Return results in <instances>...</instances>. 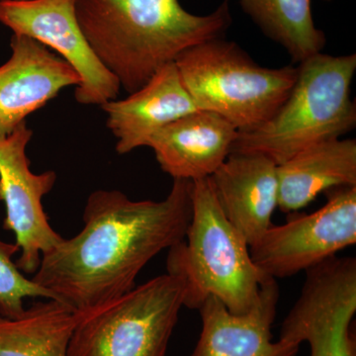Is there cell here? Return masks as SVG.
I'll return each instance as SVG.
<instances>
[{
  "instance_id": "44dd1931",
  "label": "cell",
  "mask_w": 356,
  "mask_h": 356,
  "mask_svg": "<svg viewBox=\"0 0 356 356\" xmlns=\"http://www.w3.org/2000/svg\"><path fill=\"white\" fill-rule=\"evenodd\" d=\"M324 1L329 2V1H332V0H324Z\"/></svg>"
},
{
  "instance_id": "7c38bea8",
  "label": "cell",
  "mask_w": 356,
  "mask_h": 356,
  "mask_svg": "<svg viewBox=\"0 0 356 356\" xmlns=\"http://www.w3.org/2000/svg\"><path fill=\"white\" fill-rule=\"evenodd\" d=\"M278 299L274 278L264 285L259 303L243 315L231 313L219 300L208 297L198 309L202 329L191 356H296L299 344L273 341Z\"/></svg>"
},
{
  "instance_id": "d6986e66",
  "label": "cell",
  "mask_w": 356,
  "mask_h": 356,
  "mask_svg": "<svg viewBox=\"0 0 356 356\" xmlns=\"http://www.w3.org/2000/svg\"><path fill=\"white\" fill-rule=\"evenodd\" d=\"M20 252L16 243L0 240V315L6 318H17L25 311V298L54 299L53 295L28 280L19 270L13 255Z\"/></svg>"
},
{
  "instance_id": "2e32d148",
  "label": "cell",
  "mask_w": 356,
  "mask_h": 356,
  "mask_svg": "<svg viewBox=\"0 0 356 356\" xmlns=\"http://www.w3.org/2000/svg\"><path fill=\"white\" fill-rule=\"evenodd\" d=\"M278 207L291 213L322 192L356 185V140L332 139L307 147L277 165Z\"/></svg>"
},
{
  "instance_id": "e0dca14e",
  "label": "cell",
  "mask_w": 356,
  "mask_h": 356,
  "mask_svg": "<svg viewBox=\"0 0 356 356\" xmlns=\"http://www.w3.org/2000/svg\"><path fill=\"white\" fill-rule=\"evenodd\" d=\"M79 320L55 299L35 302L17 318L0 315V356H67Z\"/></svg>"
},
{
  "instance_id": "ffe728a7",
  "label": "cell",
  "mask_w": 356,
  "mask_h": 356,
  "mask_svg": "<svg viewBox=\"0 0 356 356\" xmlns=\"http://www.w3.org/2000/svg\"><path fill=\"white\" fill-rule=\"evenodd\" d=\"M0 200H2V199H1V191H0Z\"/></svg>"
},
{
  "instance_id": "8fae6325",
  "label": "cell",
  "mask_w": 356,
  "mask_h": 356,
  "mask_svg": "<svg viewBox=\"0 0 356 356\" xmlns=\"http://www.w3.org/2000/svg\"><path fill=\"white\" fill-rule=\"evenodd\" d=\"M10 48V58L0 65V137L81 81L64 58L36 40L13 34Z\"/></svg>"
},
{
  "instance_id": "ac0fdd59",
  "label": "cell",
  "mask_w": 356,
  "mask_h": 356,
  "mask_svg": "<svg viewBox=\"0 0 356 356\" xmlns=\"http://www.w3.org/2000/svg\"><path fill=\"white\" fill-rule=\"evenodd\" d=\"M261 32L285 49L293 62L322 53L325 33L316 27L311 0H238Z\"/></svg>"
},
{
  "instance_id": "9a60e30c",
  "label": "cell",
  "mask_w": 356,
  "mask_h": 356,
  "mask_svg": "<svg viewBox=\"0 0 356 356\" xmlns=\"http://www.w3.org/2000/svg\"><path fill=\"white\" fill-rule=\"evenodd\" d=\"M238 136V131L219 115L198 110L161 129L147 147L173 179L194 181L216 172Z\"/></svg>"
},
{
  "instance_id": "277c9868",
  "label": "cell",
  "mask_w": 356,
  "mask_h": 356,
  "mask_svg": "<svg viewBox=\"0 0 356 356\" xmlns=\"http://www.w3.org/2000/svg\"><path fill=\"white\" fill-rule=\"evenodd\" d=\"M355 70V54L318 53L300 63L285 102L259 127L238 132L232 152L264 154L280 165L307 147L350 132L356 125L350 95Z\"/></svg>"
},
{
  "instance_id": "4fadbf2b",
  "label": "cell",
  "mask_w": 356,
  "mask_h": 356,
  "mask_svg": "<svg viewBox=\"0 0 356 356\" xmlns=\"http://www.w3.org/2000/svg\"><path fill=\"white\" fill-rule=\"evenodd\" d=\"M210 179L225 216L252 247L278 207L277 165L264 154L232 152Z\"/></svg>"
},
{
  "instance_id": "52a82bcc",
  "label": "cell",
  "mask_w": 356,
  "mask_h": 356,
  "mask_svg": "<svg viewBox=\"0 0 356 356\" xmlns=\"http://www.w3.org/2000/svg\"><path fill=\"white\" fill-rule=\"evenodd\" d=\"M327 203L267 229L250 248L255 266L269 277H291L356 243V185L325 192Z\"/></svg>"
},
{
  "instance_id": "6da1fadb",
  "label": "cell",
  "mask_w": 356,
  "mask_h": 356,
  "mask_svg": "<svg viewBox=\"0 0 356 356\" xmlns=\"http://www.w3.org/2000/svg\"><path fill=\"white\" fill-rule=\"evenodd\" d=\"M192 181L173 179L163 200L133 201L119 191H93L83 229L42 255L31 280L79 314L123 296L140 270L181 242L192 217Z\"/></svg>"
},
{
  "instance_id": "5bb4252c",
  "label": "cell",
  "mask_w": 356,
  "mask_h": 356,
  "mask_svg": "<svg viewBox=\"0 0 356 356\" xmlns=\"http://www.w3.org/2000/svg\"><path fill=\"white\" fill-rule=\"evenodd\" d=\"M116 152L126 154L147 147L149 139L177 119L198 111L175 63L165 65L128 97L102 105Z\"/></svg>"
},
{
  "instance_id": "30bf717a",
  "label": "cell",
  "mask_w": 356,
  "mask_h": 356,
  "mask_svg": "<svg viewBox=\"0 0 356 356\" xmlns=\"http://www.w3.org/2000/svg\"><path fill=\"white\" fill-rule=\"evenodd\" d=\"M32 137L26 122L10 135L0 137V191L6 206L3 228L15 235L20 248L15 264L27 274L36 273L42 255L64 238L51 228L42 202L53 189L57 173L30 170L26 149Z\"/></svg>"
},
{
  "instance_id": "5b68a950",
  "label": "cell",
  "mask_w": 356,
  "mask_h": 356,
  "mask_svg": "<svg viewBox=\"0 0 356 356\" xmlns=\"http://www.w3.org/2000/svg\"><path fill=\"white\" fill-rule=\"evenodd\" d=\"M179 76L198 110L231 123L238 132L259 127L285 102L298 67H261L235 42L210 40L175 60Z\"/></svg>"
},
{
  "instance_id": "8992f818",
  "label": "cell",
  "mask_w": 356,
  "mask_h": 356,
  "mask_svg": "<svg viewBox=\"0 0 356 356\" xmlns=\"http://www.w3.org/2000/svg\"><path fill=\"white\" fill-rule=\"evenodd\" d=\"M184 298V282L166 273L79 314L67 356H165Z\"/></svg>"
},
{
  "instance_id": "7a4b0ae2",
  "label": "cell",
  "mask_w": 356,
  "mask_h": 356,
  "mask_svg": "<svg viewBox=\"0 0 356 356\" xmlns=\"http://www.w3.org/2000/svg\"><path fill=\"white\" fill-rule=\"evenodd\" d=\"M76 13L93 53L128 95L232 24L229 0L207 15L188 13L179 0H76Z\"/></svg>"
},
{
  "instance_id": "ba28073f",
  "label": "cell",
  "mask_w": 356,
  "mask_h": 356,
  "mask_svg": "<svg viewBox=\"0 0 356 356\" xmlns=\"http://www.w3.org/2000/svg\"><path fill=\"white\" fill-rule=\"evenodd\" d=\"M299 298L281 325L280 339L310 346V356H355V257H332L307 269Z\"/></svg>"
},
{
  "instance_id": "9c48e42d",
  "label": "cell",
  "mask_w": 356,
  "mask_h": 356,
  "mask_svg": "<svg viewBox=\"0 0 356 356\" xmlns=\"http://www.w3.org/2000/svg\"><path fill=\"white\" fill-rule=\"evenodd\" d=\"M0 23L14 35L29 37L55 51L79 76L74 98L81 105L117 99L120 83L100 63L86 41L76 0H0Z\"/></svg>"
},
{
  "instance_id": "3957f363",
  "label": "cell",
  "mask_w": 356,
  "mask_h": 356,
  "mask_svg": "<svg viewBox=\"0 0 356 356\" xmlns=\"http://www.w3.org/2000/svg\"><path fill=\"white\" fill-rule=\"evenodd\" d=\"M192 217L181 242L168 248L166 269L185 288L184 307L198 310L208 297L243 315L254 308L268 281L250 245L220 207L210 177L192 181Z\"/></svg>"
}]
</instances>
